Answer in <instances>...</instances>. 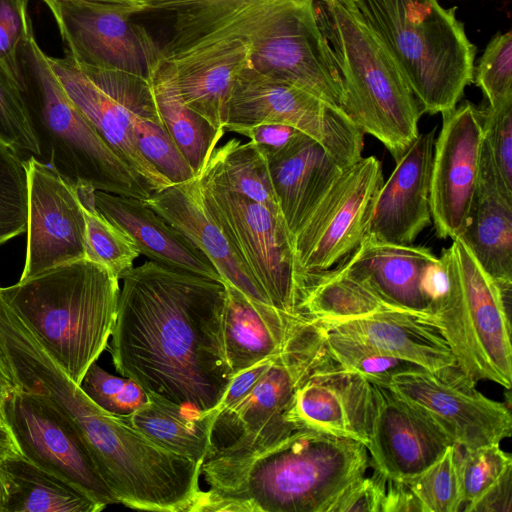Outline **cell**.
Masks as SVG:
<instances>
[{
	"label": "cell",
	"mask_w": 512,
	"mask_h": 512,
	"mask_svg": "<svg viewBox=\"0 0 512 512\" xmlns=\"http://www.w3.org/2000/svg\"><path fill=\"white\" fill-rule=\"evenodd\" d=\"M16 384L13 376L7 366L4 356L0 350V417L2 416V406L6 399L14 392Z\"/></svg>",
	"instance_id": "816d5d0a"
},
{
	"label": "cell",
	"mask_w": 512,
	"mask_h": 512,
	"mask_svg": "<svg viewBox=\"0 0 512 512\" xmlns=\"http://www.w3.org/2000/svg\"><path fill=\"white\" fill-rule=\"evenodd\" d=\"M147 10L172 12L173 35L161 56L168 62L213 44L251 46L252 69L297 85L316 80L327 44L314 0H146Z\"/></svg>",
	"instance_id": "3957f363"
},
{
	"label": "cell",
	"mask_w": 512,
	"mask_h": 512,
	"mask_svg": "<svg viewBox=\"0 0 512 512\" xmlns=\"http://www.w3.org/2000/svg\"><path fill=\"white\" fill-rule=\"evenodd\" d=\"M329 359L323 330L311 321L291 337L247 396L216 414L207 456L251 450L290 434L294 428L284 414L296 388Z\"/></svg>",
	"instance_id": "9c48e42d"
},
{
	"label": "cell",
	"mask_w": 512,
	"mask_h": 512,
	"mask_svg": "<svg viewBox=\"0 0 512 512\" xmlns=\"http://www.w3.org/2000/svg\"><path fill=\"white\" fill-rule=\"evenodd\" d=\"M168 63L176 71L184 103L224 134L234 83L243 70L252 68L251 46L243 41L213 44Z\"/></svg>",
	"instance_id": "83f0119b"
},
{
	"label": "cell",
	"mask_w": 512,
	"mask_h": 512,
	"mask_svg": "<svg viewBox=\"0 0 512 512\" xmlns=\"http://www.w3.org/2000/svg\"><path fill=\"white\" fill-rule=\"evenodd\" d=\"M148 395L144 406L123 418L159 446L202 465L217 410L201 411Z\"/></svg>",
	"instance_id": "f546056e"
},
{
	"label": "cell",
	"mask_w": 512,
	"mask_h": 512,
	"mask_svg": "<svg viewBox=\"0 0 512 512\" xmlns=\"http://www.w3.org/2000/svg\"><path fill=\"white\" fill-rule=\"evenodd\" d=\"M301 133L288 125L268 123L247 128L239 134L249 138L267 160L283 152Z\"/></svg>",
	"instance_id": "7dc6e473"
},
{
	"label": "cell",
	"mask_w": 512,
	"mask_h": 512,
	"mask_svg": "<svg viewBox=\"0 0 512 512\" xmlns=\"http://www.w3.org/2000/svg\"><path fill=\"white\" fill-rule=\"evenodd\" d=\"M205 208L276 309L298 314L292 240L282 217L198 176Z\"/></svg>",
	"instance_id": "7c38bea8"
},
{
	"label": "cell",
	"mask_w": 512,
	"mask_h": 512,
	"mask_svg": "<svg viewBox=\"0 0 512 512\" xmlns=\"http://www.w3.org/2000/svg\"><path fill=\"white\" fill-rule=\"evenodd\" d=\"M475 83L490 108L512 101V33L496 34L487 44L476 68Z\"/></svg>",
	"instance_id": "7bdbcfd3"
},
{
	"label": "cell",
	"mask_w": 512,
	"mask_h": 512,
	"mask_svg": "<svg viewBox=\"0 0 512 512\" xmlns=\"http://www.w3.org/2000/svg\"><path fill=\"white\" fill-rule=\"evenodd\" d=\"M198 176L262 204L282 217L267 160L250 140L243 143L232 138L215 148Z\"/></svg>",
	"instance_id": "836d02e7"
},
{
	"label": "cell",
	"mask_w": 512,
	"mask_h": 512,
	"mask_svg": "<svg viewBox=\"0 0 512 512\" xmlns=\"http://www.w3.org/2000/svg\"><path fill=\"white\" fill-rule=\"evenodd\" d=\"M314 6L344 88L342 109L397 161L419 135L423 113L415 96L354 0H314Z\"/></svg>",
	"instance_id": "5b68a950"
},
{
	"label": "cell",
	"mask_w": 512,
	"mask_h": 512,
	"mask_svg": "<svg viewBox=\"0 0 512 512\" xmlns=\"http://www.w3.org/2000/svg\"><path fill=\"white\" fill-rule=\"evenodd\" d=\"M114 5L123 10L127 15L147 10L146 0H88Z\"/></svg>",
	"instance_id": "db71d44e"
},
{
	"label": "cell",
	"mask_w": 512,
	"mask_h": 512,
	"mask_svg": "<svg viewBox=\"0 0 512 512\" xmlns=\"http://www.w3.org/2000/svg\"><path fill=\"white\" fill-rule=\"evenodd\" d=\"M80 387L98 407L114 416H129L149 401L148 393L134 380L112 375L96 362L85 373Z\"/></svg>",
	"instance_id": "60d3db41"
},
{
	"label": "cell",
	"mask_w": 512,
	"mask_h": 512,
	"mask_svg": "<svg viewBox=\"0 0 512 512\" xmlns=\"http://www.w3.org/2000/svg\"><path fill=\"white\" fill-rule=\"evenodd\" d=\"M132 126L143 156L172 184L197 177L167 132L157 109L134 114Z\"/></svg>",
	"instance_id": "ab89813d"
},
{
	"label": "cell",
	"mask_w": 512,
	"mask_h": 512,
	"mask_svg": "<svg viewBox=\"0 0 512 512\" xmlns=\"http://www.w3.org/2000/svg\"><path fill=\"white\" fill-rule=\"evenodd\" d=\"M369 464L360 442L294 429L261 447L206 457L209 489L194 512H327Z\"/></svg>",
	"instance_id": "7a4b0ae2"
},
{
	"label": "cell",
	"mask_w": 512,
	"mask_h": 512,
	"mask_svg": "<svg viewBox=\"0 0 512 512\" xmlns=\"http://www.w3.org/2000/svg\"><path fill=\"white\" fill-rule=\"evenodd\" d=\"M268 123L310 136L344 168L362 158L364 133L342 108L293 83L245 69L234 83L224 130L239 134Z\"/></svg>",
	"instance_id": "30bf717a"
},
{
	"label": "cell",
	"mask_w": 512,
	"mask_h": 512,
	"mask_svg": "<svg viewBox=\"0 0 512 512\" xmlns=\"http://www.w3.org/2000/svg\"><path fill=\"white\" fill-rule=\"evenodd\" d=\"M26 165L27 250L20 279L87 258L85 218L76 187L34 156Z\"/></svg>",
	"instance_id": "ac0fdd59"
},
{
	"label": "cell",
	"mask_w": 512,
	"mask_h": 512,
	"mask_svg": "<svg viewBox=\"0 0 512 512\" xmlns=\"http://www.w3.org/2000/svg\"><path fill=\"white\" fill-rule=\"evenodd\" d=\"M460 447L449 445L442 455L419 474L404 482L420 512H457L463 505L458 478Z\"/></svg>",
	"instance_id": "d590c367"
},
{
	"label": "cell",
	"mask_w": 512,
	"mask_h": 512,
	"mask_svg": "<svg viewBox=\"0 0 512 512\" xmlns=\"http://www.w3.org/2000/svg\"><path fill=\"white\" fill-rule=\"evenodd\" d=\"M277 203L291 240L341 176L344 168L318 141L301 133L267 159Z\"/></svg>",
	"instance_id": "d4e9b609"
},
{
	"label": "cell",
	"mask_w": 512,
	"mask_h": 512,
	"mask_svg": "<svg viewBox=\"0 0 512 512\" xmlns=\"http://www.w3.org/2000/svg\"><path fill=\"white\" fill-rule=\"evenodd\" d=\"M483 129L504 184L512 190V101L481 110Z\"/></svg>",
	"instance_id": "ee69618b"
},
{
	"label": "cell",
	"mask_w": 512,
	"mask_h": 512,
	"mask_svg": "<svg viewBox=\"0 0 512 512\" xmlns=\"http://www.w3.org/2000/svg\"><path fill=\"white\" fill-rule=\"evenodd\" d=\"M75 187L85 218L87 259L103 265L120 280L133 267L140 251L126 232L97 209L94 201L95 190L92 187Z\"/></svg>",
	"instance_id": "e575fe53"
},
{
	"label": "cell",
	"mask_w": 512,
	"mask_h": 512,
	"mask_svg": "<svg viewBox=\"0 0 512 512\" xmlns=\"http://www.w3.org/2000/svg\"><path fill=\"white\" fill-rule=\"evenodd\" d=\"M324 329L362 341L383 354L434 371L456 364L451 349L430 321L404 312L317 322Z\"/></svg>",
	"instance_id": "f1b7e54d"
},
{
	"label": "cell",
	"mask_w": 512,
	"mask_h": 512,
	"mask_svg": "<svg viewBox=\"0 0 512 512\" xmlns=\"http://www.w3.org/2000/svg\"><path fill=\"white\" fill-rule=\"evenodd\" d=\"M3 465L13 483L6 512H99L105 508L77 486L25 458Z\"/></svg>",
	"instance_id": "d6a6232c"
},
{
	"label": "cell",
	"mask_w": 512,
	"mask_h": 512,
	"mask_svg": "<svg viewBox=\"0 0 512 512\" xmlns=\"http://www.w3.org/2000/svg\"><path fill=\"white\" fill-rule=\"evenodd\" d=\"M388 479L378 471L351 482L332 502L327 512H383Z\"/></svg>",
	"instance_id": "f6af8a7d"
},
{
	"label": "cell",
	"mask_w": 512,
	"mask_h": 512,
	"mask_svg": "<svg viewBox=\"0 0 512 512\" xmlns=\"http://www.w3.org/2000/svg\"><path fill=\"white\" fill-rule=\"evenodd\" d=\"M276 355L235 374L216 408L217 413L231 408L247 396L270 368Z\"/></svg>",
	"instance_id": "681fc988"
},
{
	"label": "cell",
	"mask_w": 512,
	"mask_h": 512,
	"mask_svg": "<svg viewBox=\"0 0 512 512\" xmlns=\"http://www.w3.org/2000/svg\"><path fill=\"white\" fill-rule=\"evenodd\" d=\"M0 141L21 157L28 154L40 159L23 90L9 59L0 60Z\"/></svg>",
	"instance_id": "8d00e7d4"
},
{
	"label": "cell",
	"mask_w": 512,
	"mask_h": 512,
	"mask_svg": "<svg viewBox=\"0 0 512 512\" xmlns=\"http://www.w3.org/2000/svg\"><path fill=\"white\" fill-rule=\"evenodd\" d=\"M436 128L419 133L381 186L368 235L391 243L412 244L431 222L430 181Z\"/></svg>",
	"instance_id": "44dd1931"
},
{
	"label": "cell",
	"mask_w": 512,
	"mask_h": 512,
	"mask_svg": "<svg viewBox=\"0 0 512 512\" xmlns=\"http://www.w3.org/2000/svg\"><path fill=\"white\" fill-rule=\"evenodd\" d=\"M9 60L23 90L40 158L46 164L73 186L142 200L151 196L67 96L33 29Z\"/></svg>",
	"instance_id": "52a82bcc"
},
{
	"label": "cell",
	"mask_w": 512,
	"mask_h": 512,
	"mask_svg": "<svg viewBox=\"0 0 512 512\" xmlns=\"http://www.w3.org/2000/svg\"><path fill=\"white\" fill-rule=\"evenodd\" d=\"M26 161L0 141V245L27 231Z\"/></svg>",
	"instance_id": "f35d334b"
},
{
	"label": "cell",
	"mask_w": 512,
	"mask_h": 512,
	"mask_svg": "<svg viewBox=\"0 0 512 512\" xmlns=\"http://www.w3.org/2000/svg\"><path fill=\"white\" fill-rule=\"evenodd\" d=\"M503 289H512V190L502 181L484 134L478 184L459 237Z\"/></svg>",
	"instance_id": "603a6c76"
},
{
	"label": "cell",
	"mask_w": 512,
	"mask_h": 512,
	"mask_svg": "<svg viewBox=\"0 0 512 512\" xmlns=\"http://www.w3.org/2000/svg\"><path fill=\"white\" fill-rule=\"evenodd\" d=\"M145 201L206 255L223 282H229L255 301L271 305L224 233L208 214L198 176L156 191Z\"/></svg>",
	"instance_id": "cb8c5ba5"
},
{
	"label": "cell",
	"mask_w": 512,
	"mask_h": 512,
	"mask_svg": "<svg viewBox=\"0 0 512 512\" xmlns=\"http://www.w3.org/2000/svg\"><path fill=\"white\" fill-rule=\"evenodd\" d=\"M48 60L73 104L141 183L151 193L171 186L139 150L132 126L134 114L156 109L150 80L81 66L67 54Z\"/></svg>",
	"instance_id": "8fae6325"
},
{
	"label": "cell",
	"mask_w": 512,
	"mask_h": 512,
	"mask_svg": "<svg viewBox=\"0 0 512 512\" xmlns=\"http://www.w3.org/2000/svg\"><path fill=\"white\" fill-rule=\"evenodd\" d=\"M2 416L26 460L105 507L118 503L80 434L48 401L16 387L2 406Z\"/></svg>",
	"instance_id": "9a60e30c"
},
{
	"label": "cell",
	"mask_w": 512,
	"mask_h": 512,
	"mask_svg": "<svg viewBox=\"0 0 512 512\" xmlns=\"http://www.w3.org/2000/svg\"><path fill=\"white\" fill-rule=\"evenodd\" d=\"M458 456V478L463 505L482 495L508 469L512 457L500 444L463 449Z\"/></svg>",
	"instance_id": "b9f144b4"
},
{
	"label": "cell",
	"mask_w": 512,
	"mask_h": 512,
	"mask_svg": "<svg viewBox=\"0 0 512 512\" xmlns=\"http://www.w3.org/2000/svg\"><path fill=\"white\" fill-rule=\"evenodd\" d=\"M411 89L422 113L454 109L474 79L476 47L437 0H354Z\"/></svg>",
	"instance_id": "8992f818"
},
{
	"label": "cell",
	"mask_w": 512,
	"mask_h": 512,
	"mask_svg": "<svg viewBox=\"0 0 512 512\" xmlns=\"http://www.w3.org/2000/svg\"><path fill=\"white\" fill-rule=\"evenodd\" d=\"M149 80L163 125L198 176L223 134L184 103L176 71L162 56L153 67Z\"/></svg>",
	"instance_id": "4dcf8cb0"
},
{
	"label": "cell",
	"mask_w": 512,
	"mask_h": 512,
	"mask_svg": "<svg viewBox=\"0 0 512 512\" xmlns=\"http://www.w3.org/2000/svg\"><path fill=\"white\" fill-rule=\"evenodd\" d=\"M223 284V339L233 376L281 352L291 337L312 321L255 301L229 282Z\"/></svg>",
	"instance_id": "484cf974"
},
{
	"label": "cell",
	"mask_w": 512,
	"mask_h": 512,
	"mask_svg": "<svg viewBox=\"0 0 512 512\" xmlns=\"http://www.w3.org/2000/svg\"><path fill=\"white\" fill-rule=\"evenodd\" d=\"M448 289L431 323L441 332L460 369L475 382L512 384L511 290L501 288L460 238L439 257Z\"/></svg>",
	"instance_id": "ba28073f"
},
{
	"label": "cell",
	"mask_w": 512,
	"mask_h": 512,
	"mask_svg": "<svg viewBox=\"0 0 512 512\" xmlns=\"http://www.w3.org/2000/svg\"><path fill=\"white\" fill-rule=\"evenodd\" d=\"M66 45L65 54L86 67L120 71L149 80L161 57L120 8L88 0H42Z\"/></svg>",
	"instance_id": "2e32d148"
},
{
	"label": "cell",
	"mask_w": 512,
	"mask_h": 512,
	"mask_svg": "<svg viewBox=\"0 0 512 512\" xmlns=\"http://www.w3.org/2000/svg\"><path fill=\"white\" fill-rule=\"evenodd\" d=\"M512 468L505 471L482 495L464 506L466 512H511Z\"/></svg>",
	"instance_id": "c3c4849f"
},
{
	"label": "cell",
	"mask_w": 512,
	"mask_h": 512,
	"mask_svg": "<svg viewBox=\"0 0 512 512\" xmlns=\"http://www.w3.org/2000/svg\"><path fill=\"white\" fill-rule=\"evenodd\" d=\"M436 259L427 247L391 243L367 234L336 268L390 306L431 322L432 305L423 292L422 277Z\"/></svg>",
	"instance_id": "7402d4cb"
},
{
	"label": "cell",
	"mask_w": 512,
	"mask_h": 512,
	"mask_svg": "<svg viewBox=\"0 0 512 512\" xmlns=\"http://www.w3.org/2000/svg\"><path fill=\"white\" fill-rule=\"evenodd\" d=\"M475 383L454 364L405 370L380 385L422 412L460 448L500 444L512 435L510 408L486 397Z\"/></svg>",
	"instance_id": "4fadbf2b"
},
{
	"label": "cell",
	"mask_w": 512,
	"mask_h": 512,
	"mask_svg": "<svg viewBox=\"0 0 512 512\" xmlns=\"http://www.w3.org/2000/svg\"><path fill=\"white\" fill-rule=\"evenodd\" d=\"M435 139L430 181V211L441 239L459 237L476 192L484 139L481 110L465 102L442 114Z\"/></svg>",
	"instance_id": "e0dca14e"
},
{
	"label": "cell",
	"mask_w": 512,
	"mask_h": 512,
	"mask_svg": "<svg viewBox=\"0 0 512 512\" xmlns=\"http://www.w3.org/2000/svg\"><path fill=\"white\" fill-rule=\"evenodd\" d=\"M321 328L326 351L333 362L347 371L365 377L371 383L381 384L396 373L421 368L383 354L362 341L324 329L322 326Z\"/></svg>",
	"instance_id": "74e56055"
},
{
	"label": "cell",
	"mask_w": 512,
	"mask_h": 512,
	"mask_svg": "<svg viewBox=\"0 0 512 512\" xmlns=\"http://www.w3.org/2000/svg\"><path fill=\"white\" fill-rule=\"evenodd\" d=\"M0 293L70 378L81 384L108 346L119 279L87 258L0 287Z\"/></svg>",
	"instance_id": "277c9868"
},
{
	"label": "cell",
	"mask_w": 512,
	"mask_h": 512,
	"mask_svg": "<svg viewBox=\"0 0 512 512\" xmlns=\"http://www.w3.org/2000/svg\"><path fill=\"white\" fill-rule=\"evenodd\" d=\"M381 312L404 311L385 303L363 283L338 268L305 274L298 280L297 313L316 322L353 319Z\"/></svg>",
	"instance_id": "1f68e13d"
},
{
	"label": "cell",
	"mask_w": 512,
	"mask_h": 512,
	"mask_svg": "<svg viewBox=\"0 0 512 512\" xmlns=\"http://www.w3.org/2000/svg\"><path fill=\"white\" fill-rule=\"evenodd\" d=\"M383 183L374 156L343 171L292 239L297 285L301 276L331 269L360 245Z\"/></svg>",
	"instance_id": "5bb4252c"
},
{
	"label": "cell",
	"mask_w": 512,
	"mask_h": 512,
	"mask_svg": "<svg viewBox=\"0 0 512 512\" xmlns=\"http://www.w3.org/2000/svg\"><path fill=\"white\" fill-rule=\"evenodd\" d=\"M94 201L97 209L126 232L140 254L151 261L223 283L206 255L151 209L145 200L96 190Z\"/></svg>",
	"instance_id": "4316f807"
},
{
	"label": "cell",
	"mask_w": 512,
	"mask_h": 512,
	"mask_svg": "<svg viewBox=\"0 0 512 512\" xmlns=\"http://www.w3.org/2000/svg\"><path fill=\"white\" fill-rule=\"evenodd\" d=\"M13 490V483L10 474L3 464H0V512H6Z\"/></svg>",
	"instance_id": "f5cc1de1"
},
{
	"label": "cell",
	"mask_w": 512,
	"mask_h": 512,
	"mask_svg": "<svg viewBox=\"0 0 512 512\" xmlns=\"http://www.w3.org/2000/svg\"><path fill=\"white\" fill-rule=\"evenodd\" d=\"M17 458L24 457L9 426L0 417V464Z\"/></svg>",
	"instance_id": "f907efd6"
},
{
	"label": "cell",
	"mask_w": 512,
	"mask_h": 512,
	"mask_svg": "<svg viewBox=\"0 0 512 512\" xmlns=\"http://www.w3.org/2000/svg\"><path fill=\"white\" fill-rule=\"evenodd\" d=\"M372 386L330 358L296 388L284 418L294 429H310L369 443Z\"/></svg>",
	"instance_id": "ffe728a7"
},
{
	"label": "cell",
	"mask_w": 512,
	"mask_h": 512,
	"mask_svg": "<svg viewBox=\"0 0 512 512\" xmlns=\"http://www.w3.org/2000/svg\"><path fill=\"white\" fill-rule=\"evenodd\" d=\"M120 280L110 342L118 373L170 402L216 409L233 378L223 339L224 284L151 260Z\"/></svg>",
	"instance_id": "6da1fadb"
},
{
	"label": "cell",
	"mask_w": 512,
	"mask_h": 512,
	"mask_svg": "<svg viewBox=\"0 0 512 512\" xmlns=\"http://www.w3.org/2000/svg\"><path fill=\"white\" fill-rule=\"evenodd\" d=\"M29 0H0V60L12 57L19 43L33 29Z\"/></svg>",
	"instance_id": "bcb514c9"
},
{
	"label": "cell",
	"mask_w": 512,
	"mask_h": 512,
	"mask_svg": "<svg viewBox=\"0 0 512 512\" xmlns=\"http://www.w3.org/2000/svg\"><path fill=\"white\" fill-rule=\"evenodd\" d=\"M371 386L369 462L387 479L405 481L426 469L453 443L427 416L390 389L376 383Z\"/></svg>",
	"instance_id": "d6986e66"
}]
</instances>
